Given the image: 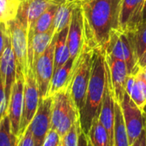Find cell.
Wrapping results in <instances>:
<instances>
[{
  "label": "cell",
  "instance_id": "cell-1",
  "mask_svg": "<svg viewBox=\"0 0 146 146\" xmlns=\"http://www.w3.org/2000/svg\"><path fill=\"white\" fill-rule=\"evenodd\" d=\"M121 0H86L80 3L84 44L92 50H104L110 33L119 30Z\"/></svg>",
  "mask_w": 146,
  "mask_h": 146
},
{
  "label": "cell",
  "instance_id": "cell-2",
  "mask_svg": "<svg viewBox=\"0 0 146 146\" xmlns=\"http://www.w3.org/2000/svg\"><path fill=\"white\" fill-rule=\"evenodd\" d=\"M106 85L105 52L93 50L91 77L86 91L85 104L80 112V123L82 132L87 135L93 119L99 116V111Z\"/></svg>",
  "mask_w": 146,
  "mask_h": 146
},
{
  "label": "cell",
  "instance_id": "cell-3",
  "mask_svg": "<svg viewBox=\"0 0 146 146\" xmlns=\"http://www.w3.org/2000/svg\"><path fill=\"white\" fill-rule=\"evenodd\" d=\"M92 56L93 50L84 44L79 56L74 61L72 78L68 87L70 96L79 112H80L85 104L86 91L91 77Z\"/></svg>",
  "mask_w": 146,
  "mask_h": 146
},
{
  "label": "cell",
  "instance_id": "cell-4",
  "mask_svg": "<svg viewBox=\"0 0 146 146\" xmlns=\"http://www.w3.org/2000/svg\"><path fill=\"white\" fill-rule=\"evenodd\" d=\"M52 97L51 129L62 139L80 120V112L76 108L68 89L60 91Z\"/></svg>",
  "mask_w": 146,
  "mask_h": 146
},
{
  "label": "cell",
  "instance_id": "cell-5",
  "mask_svg": "<svg viewBox=\"0 0 146 146\" xmlns=\"http://www.w3.org/2000/svg\"><path fill=\"white\" fill-rule=\"evenodd\" d=\"M6 25L16 61V70L21 72L25 77L28 70L27 22L19 16H16L15 19L6 23Z\"/></svg>",
  "mask_w": 146,
  "mask_h": 146
},
{
  "label": "cell",
  "instance_id": "cell-6",
  "mask_svg": "<svg viewBox=\"0 0 146 146\" xmlns=\"http://www.w3.org/2000/svg\"><path fill=\"white\" fill-rule=\"evenodd\" d=\"M104 52L111 57L123 61L127 65L128 74L134 73L139 68L126 33L119 30L113 31L104 47Z\"/></svg>",
  "mask_w": 146,
  "mask_h": 146
},
{
  "label": "cell",
  "instance_id": "cell-7",
  "mask_svg": "<svg viewBox=\"0 0 146 146\" xmlns=\"http://www.w3.org/2000/svg\"><path fill=\"white\" fill-rule=\"evenodd\" d=\"M56 35L44 54L36 61L33 71L37 82L39 99L48 97L50 84L54 74V50Z\"/></svg>",
  "mask_w": 146,
  "mask_h": 146
},
{
  "label": "cell",
  "instance_id": "cell-8",
  "mask_svg": "<svg viewBox=\"0 0 146 146\" xmlns=\"http://www.w3.org/2000/svg\"><path fill=\"white\" fill-rule=\"evenodd\" d=\"M39 103V94L37 82L33 69L28 68L27 75L24 77L23 105L20 123L19 137L25 132L32 119L33 118ZM18 137V138H19Z\"/></svg>",
  "mask_w": 146,
  "mask_h": 146
},
{
  "label": "cell",
  "instance_id": "cell-9",
  "mask_svg": "<svg viewBox=\"0 0 146 146\" xmlns=\"http://www.w3.org/2000/svg\"><path fill=\"white\" fill-rule=\"evenodd\" d=\"M51 96L39 99L37 111L27 127L33 137L35 146L43 145L47 133L51 129Z\"/></svg>",
  "mask_w": 146,
  "mask_h": 146
},
{
  "label": "cell",
  "instance_id": "cell-10",
  "mask_svg": "<svg viewBox=\"0 0 146 146\" xmlns=\"http://www.w3.org/2000/svg\"><path fill=\"white\" fill-rule=\"evenodd\" d=\"M119 104L121 109L129 145H131L140 136L145 129L144 114L142 110L135 104L127 92H125L123 99Z\"/></svg>",
  "mask_w": 146,
  "mask_h": 146
},
{
  "label": "cell",
  "instance_id": "cell-11",
  "mask_svg": "<svg viewBox=\"0 0 146 146\" xmlns=\"http://www.w3.org/2000/svg\"><path fill=\"white\" fill-rule=\"evenodd\" d=\"M24 91V75L16 70L15 80L13 84L7 108V115L10 121L11 131L18 138L20 133V123L22 114Z\"/></svg>",
  "mask_w": 146,
  "mask_h": 146
},
{
  "label": "cell",
  "instance_id": "cell-12",
  "mask_svg": "<svg viewBox=\"0 0 146 146\" xmlns=\"http://www.w3.org/2000/svg\"><path fill=\"white\" fill-rule=\"evenodd\" d=\"M115 105V100L114 95V89L106 65V85H105L104 94L99 111L98 119L109 134L110 146H114Z\"/></svg>",
  "mask_w": 146,
  "mask_h": 146
},
{
  "label": "cell",
  "instance_id": "cell-13",
  "mask_svg": "<svg viewBox=\"0 0 146 146\" xmlns=\"http://www.w3.org/2000/svg\"><path fill=\"white\" fill-rule=\"evenodd\" d=\"M145 0H121L119 15V31L131 33L142 23Z\"/></svg>",
  "mask_w": 146,
  "mask_h": 146
},
{
  "label": "cell",
  "instance_id": "cell-14",
  "mask_svg": "<svg viewBox=\"0 0 146 146\" xmlns=\"http://www.w3.org/2000/svg\"><path fill=\"white\" fill-rule=\"evenodd\" d=\"M84 45V30L83 18L80 3H76L68 25V46L69 50L70 58L76 59Z\"/></svg>",
  "mask_w": 146,
  "mask_h": 146
},
{
  "label": "cell",
  "instance_id": "cell-15",
  "mask_svg": "<svg viewBox=\"0 0 146 146\" xmlns=\"http://www.w3.org/2000/svg\"><path fill=\"white\" fill-rule=\"evenodd\" d=\"M0 75L4 86V92L8 108L11 89L16 76V61L10 44L9 33L5 42L3 51L0 56Z\"/></svg>",
  "mask_w": 146,
  "mask_h": 146
},
{
  "label": "cell",
  "instance_id": "cell-16",
  "mask_svg": "<svg viewBox=\"0 0 146 146\" xmlns=\"http://www.w3.org/2000/svg\"><path fill=\"white\" fill-rule=\"evenodd\" d=\"M105 61L114 89L115 100L116 103L121 104L126 92V81L128 76L127 65L123 61L106 54Z\"/></svg>",
  "mask_w": 146,
  "mask_h": 146
},
{
  "label": "cell",
  "instance_id": "cell-17",
  "mask_svg": "<svg viewBox=\"0 0 146 146\" xmlns=\"http://www.w3.org/2000/svg\"><path fill=\"white\" fill-rule=\"evenodd\" d=\"M59 5L52 0H21L17 16L27 25V34L34 35V26L38 18L51 5Z\"/></svg>",
  "mask_w": 146,
  "mask_h": 146
},
{
  "label": "cell",
  "instance_id": "cell-18",
  "mask_svg": "<svg viewBox=\"0 0 146 146\" xmlns=\"http://www.w3.org/2000/svg\"><path fill=\"white\" fill-rule=\"evenodd\" d=\"M74 61L73 58H69L64 65L54 72L50 84L48 96H53L60 91L68 89L73 74Z\"/></svg>",
  "mask_w": 146,
  "mask_h": 146
},
{
  "label": "cell",
  "instance_id": "cell-19",
  "mask_svg": "<svg viewBox=\"0 0 146 146\" xmlns=\"http://www.w3.org/2000/svg\"><path fill=\"white\" fill-rule=\"evenodd\" d=\"M68 27L62 30L56 35L55 50H54V72L64 65L70 58L68 46Z\"/></svg>",
  "mask_w": 146,
  "mask_h": 146
},
{
  "label": "cell",
  "instance_id": "cell-20",
  "mask_svg": "<svg viewBox=\"0 0 146 146\" xmlns=\"http://www.w3.org/2000/svg\"><path fill=\"white\" fill-rule=\"evenodd\" d=\"M77 3L78 1L70 2V3L66 2V3H60L57 6L54 21H53V26H52L55 35L58 34L62 30L68 27L73 10Z\"/></svg>",
  "mask_w": 146,
  "mask_h": 146
},
{
  "label": "cell",
  "instance_id": "cell-21",
  "mask_svg": "<svg viewBox=\"0 0 146 146\" xmlns=\"http://www.w3.org/2000/svg\"><path fill=\"white\" fill-rule=\"evenodd\" d=\"M130 40L137 62L146 51V23H142L135 31L126 33Z\"/></svg>",
  "mask_w": 146,
  "mask_h": 146
},
{
  "label": "cell",
  "instance_id": "cell-22",
  "mask_svg": "<svg viewBox=\"0 0 146 146\" xmlns=\"http://www.w3.org/2000/svg\"><path fill=\"white\" fill-rule=\"evenodd\" d=\"M114 146H130L127 133L123 121L121 106L115 102V124H114Z\"/></svg>",
  "mask_w": 146,
  "mask_h": 146
},
{
  "label": "cell",
  "instance_id": "cell-23",
  "mask_svg": "<svg viewBox=\"0 0 146 146\" xmlns=\"http://www.w3.org/2000/svg\"><path fill=\"white\" fill-rule=\"evenodd\" d=\"M86 137L92 146H110L109 134L100 122L98 116L93 119Z\"/></svg>",
  "mask_w": 146,
  "mask_h": 146
},
{
  "label": "cell",
  "instance_id": "cell-24",
  "mask_svg": "<svg viewBox=\"0 0 146 146\" xmlns=\"http://www.w3.org/2000/svg\"><path fill=\"white\" fill-rule=\"evenodd\" d=\"M54 30L51 28L50 30L37 33L34 35L33 43H32V53H33V67L36 61L44 54L47 47L51 43L52 39L54 38Z\"/></svg>",
  "mask_w": 146,
  "mask_h": 146
},
{
  "label": "cell",
  "instance_id": "cell-25",
  "mask_svg": "<svg viewBox=\"0 0 146 146\" xmlns=\"http://www.w3.org/2000/svg\"><path fill=\"white\" fill-rule=\"evenodd\" d=\"M129 96L140 110L144 109L146 104V81L140 68L136 72L135 83Z\"/></svg>",
  "mask_w": 146,
  "mask_h": 146
},
{
  "label": "cell",
  "instance_id": "cell-26",
  "mask_svg": "<svg viewBox=\"0 0 146 146\" xmlns=\"http://www.w3.org/2000/svg\"><path fill=\"white\" fill-rule=\"evenodd\" d=\"M21 0H0V22L8 23L16 18Z\"/></svg>",
  "mask_w": 146,
  "mask_h": 146
},
{
  "label": "cell",
  "instance_id": "cell-27",
  "mask_svg": "<svg viewBox=\"0 0 146 146\" xmlns=\"http://www.w3.org/2000/svg\"><path fill=\"white\" fill-rule=\"evenodd\" d=\"M58 5H51L37 20L34 26V35L47 32L52 28L55 14Z\"/></svg>",
  "mask_w": 146,
  "mask_h": 146
},
{
  "label": "cell",
  "instance_id": "cell-28",
  "mask_svg": "<svg viewBox=\"0 0 146 146\" xmlns=\"http://www.w3.org/2000/svg\"><path fill=\"white\" fill-rule=\"evenodd\" d=\"M18 138L12 133L7 114L0 121V146H17Z\"/></svg>",
  "mask_w": 146,
  "mask_h": 146
},
{
  "label": "cell",
  "instance_id": "cell-29",
  "mask_svg": "<svg viewBox=\"0 0 146 146\" xmlns=\"http://www.w3.org/2000/svg\"><path fill=\"white\" fill-rule=\"evenodd\" d=\"M81 132L80 120H78L69 129V131L61 139V143L63 146H78L79 135Z\"/></svg>",
  "mask_w": 146,
  "mask_h": 146
},
{
  "label": "cell",
  "instance_id": "cell-30",
  "mask_svg": "<svg viewBox=\"0 0 146 146\" xmlns=\"http://www.w3.org/2000/svg\"><path fill=\"white\" fill-rule=\"evenodd\" d=\"M60 143H61V138L58 135V133L55 130L50 129L47 133L42 146H58Z\"/></svg>",
  "mask_w": 146,
  "mask_h": 146
},
{
  "label": "cell",
  "instance_id": "cell-31",
  "mask_svg": "<svg viewBox=\"0 0 146 146\" xmlns=\"http://www.w3.org/2000/svg\"><path fill=\"white\" fill-rule=\"evenodd\" d=\"M17 146H35L33 137L28 127H27L25 132L18 138Z\"/></svg>",
  "mask_w": 146,
  "mask_h": 146
},
{
  "label": "cell",
  "instance_id": "cell-32",
  "mask_svg": "<svg viewBox=\"0 0 146 146\" xmlns=\"http://www.w3.org/2000/svg\"><path fill=\"white\" fill-rule=\"evenodd\" d=\"M7 114V104L4 92V86L0 75V121L3 117Z\"/></svg>",
  "mask_w": 146,
  "mask_h": 146
},
{
  "label": "cell",
  "instance_id": "cell-33",
  "mask_svg": "<svg viewBox=\"0 0 146 146\" xmlns=\"http://www.w3.org/2000/svg\"><path fill=\"white\" fill-rule=\"evenodd\" d=\"M8 38V29L6 23L0 22V56L3 51L6 39Z\"/></svg>",
  "mask_w": 146,
  "mask_h": 146
},
{
  "label": "cell",
  "instance_id": "cell-34",
  "mask_svg": "<svg viewBox=\"0 0 146 146\" xmlns=\"http://www.w3.org/2000/svg\"><path fill=\"white\" fill-rule=\"evenodd\" d=\"M130 146H146L145 129H144V131L142 132L140 136L135 140V142H133V145H131Z\"/></svg>",
  "mask_w": 146,
  "mask_h": 146
},
{
  "label": "cell",
  "instance_id": "cell-35",
  "mask_svg": "<svg viewBox=\"0 0 146 146\" xmlns=\"http://www.w3.org/2000/svg\"><path fill=\"white\" fill-rule=\"evenodd\" d=\"M78 146H87V138L86 135L82 132H80V135H79V144Z\"/></svg>",
  "mask_w": 146,
  "mask_h": 146
},
{
  "label": "cell",
  "instance_id": "cell-36",
  "mask_svg": "<svg viewBox=\"0 0 146 146\" xmlns=\"http://www.w3.org/2000/svg\"><path fill=\"white\" fill-rule=\"evenodd\" d=\"M138 65H139V68H143V67H145L146 65V51L145 53L143 55V56L140 58V60L139 61Z\"/></svg>",
  "mask_w": 146,
  "mask_h": 146
},
{
  "label": "cell",
  "instance_id": "cell-37",
  "mask_svg": "<svg viewBox=\"0 0 146 146\" xmlns=\"http://www.w3.org/2000/svg\"><path fill=\"white\" fill-rule=\"evenodd\" d=\"M142 23H146V0H145V3H144V8H143V13H142Z\"/></svg>",
  "mask_w": 146,
  "mask_h": 146
},
{
  "label": "cell",
  "instance_id": "cell-38",
  "mask_svg": "<svg viewBox=\"0 0 146 146\" xmlns=\"http://www.w3.org/2000/svg\"><path fill=\"white\" fill-rule=\"evenodd\" d=\"M54 3H56V4H60V3H66V2H76L78 0H52Z\"/></svg>",
  "mask_w": 146,
  "mask_h": 146
},
{
  "label": "cell",
  "instance_id": "cell-39",
  "mask_svg": "<svg viewBox=\"0 0 146 146\" xmlns=\"http://www.w3.org/2000/svg\"><path fill=\"white\" fill-rule=\"evenodd\" d=\"M140 68H141V71H142L143 76H144V78H145V81H146V65L145 66V67Z\"/></svg>",
  "mask_w": 146,
  "mask_h": 146
},
{
  "label": "cell",
  "instance_id": "cell-40",
  "mask_svg": "<svg viewBox=\"0 0 146 146\" xmlns=\"http://www.w3.org/2000/svg\"><path fill=\"white\" fill-rule=\"evenodd\" d=\"M142 111H143V114H144V117H145V121H146V104L145 105V107H144V109L142 110Z\"/></svg>",
  "mask_w": 146,
  "mask_h": 146
},
{
  "label": "cell",
  "instance_id": "cell-41",
  "mask_svg": "<svg viewBox=\"0 0 146 146\" xmlns=\"http://www.w3.org/2000/svg\"><path fill=\"white\" fill-rule=\"evenodd\" d=\"M87 138V137H86ZM87 146H92V145H91V143L88 141V139H87Z\"/></svg>",
  "mask_w": 146,
  "mask_h": 146
},
{
  "label": "cell",
  "instance_id": "cell-42",
  "mask_svg": "<svg viewBox=\"0 0 146 146\" xmlns=\"http://www.w3.org/2000/svg\"><path fill=\"white\" fill-rule=\"evenodd\" d=\"M80 3H83V2H85V1H86V0H78Z\"/></svg>",
  "mask_w": 146,
  "mask_h": 146
},
{
  "label": "cell",
  "instance_id": "cell-43",
  "mask_svg": "<svg viewBox=\"0 0 146 146\" xmlns=\"http://www.w3.org/2000/svg\"><path fill=\"white\" fill-rule=\"evenodd\" d=\"M145 133H146V121H145Z\"/></svg>",
  "mask_w": 146,
  "mask_h": 146
},
{
  "label": "cell",
  "instance_id": "cell-44",
  "mask_svg": "<svg viewBox=\"0 0 146 146\" xmlns=\"http://www.w3.org/2000/svg\"><path fill=\"white\" fill-rule=\"evenodd\" d=\"M58 146H63V145H62V143H60V145H58Z\"/></svg>",
  "mask_w": 146,
  "mask_h": 146
}]
</instances>
